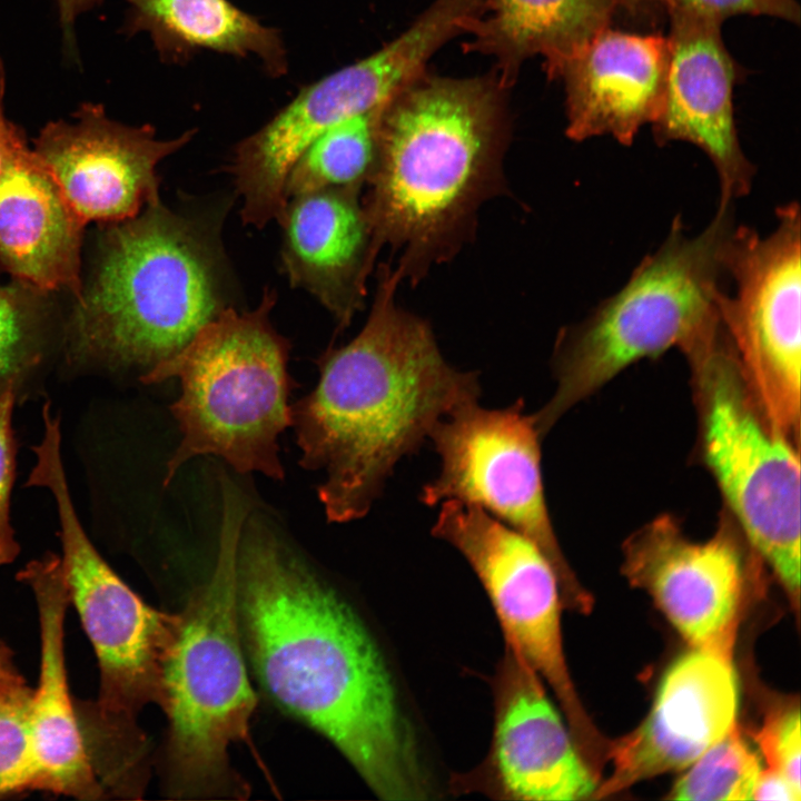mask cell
<instances>
[{
  "mask_svg": "<svg viewBox=\"0 0 801 801\" xmlns=\"http://www.w3.org/2000/svg\"><path fill=\"white\" fill-rule=\"evenodd\" d=\"M13 383H8L0 393V566L11 563L19 554L10 524V494L14 475V443L11 429Z\"/></svg>",
  "mask_w": 801,
  "mask_h": 801,
  "instance_id": "f546056e",
  "label": "cell"
},
{
  "mask_svg": "<svg viewBox=\"0 0 801 801\" xmlns=\"http://www.w3.org/2000/svg\"><path fill=\"white\" fill-rule=\"evenodd\" d=\"M17 672L9 649L0 641V686Z\"/></svg>",
  "mask_w": 801,
  "mask_h": 801,
  "instance_id": "e575fe53",
  "label": "cell"
},
{
  "mask_svg": "<svg viewBox=\"0 0 801 801\" xmlns=\"http://www.w3.org/2000/svg\"><path fill=\"white\" fill-rule=\"evenodd\" d=\"M384 103L323 132L291 168L285 186L286 199L326 188L365 186L376 164Z\"/></svg>",
  "mask_w": 801,
  "mask_h": 801,
  "instance_id": "d4e9b609",
  "label": "cell"
},
{
  "mask_svg": "<svg viewBox=\"0 0 801 801\" xmlns=\"http://www.w3.org/2000/svg\"><path fill=\"white\" fill-rule=\"evenodd\" d=\"M734 202L719 201L709 224L690 234L675 216L661 245L586 318L560 330L556 388L535 414L544 436L561 416L630 365L672 347L686 350L720 325L718 299L736 227Z\"/></svg>",
  "mask_w": 801,
  "mask_h": 801,
  "instance_id": "277c9868",
  "label": "cell"
},
{
  "mask_svg": "<svg viewBox=\"0 0 801 801\" xmlns=\"http://www.w3.org/2000/svg\"><path fill=\"white\" fill-rule=\"evenodd\" d=\"M432 534L454 546L471 565L493 605L505 645L553 690L581 756L600 773L609 742L587 716L568 672L560 583L547 557L528 537L458 500L441 503Z\"/></svg>",
  "mask_w": 801,
  "mask_h": 801,
  "instance_id": "8fae6325",
  "label": "cell"
},
{
  "mask_svg": "<svg viewBox=\"0 0 801 801\" xmlns=\"http://www.w3.org/2000/svg\"><path fill=\"white\" fill-rule=\"evenodd\" d=\"M216 563L188 600L164 672L167 788L176 798L240 797L228 748L247 738L256 695L240 642L237 556L244 501L224 486Z\"/></svg>",
  "mask_w": 801,
  "mask_h": 801,
  "instance_id": "8992f818",
  "label": "cell"
},
{
  "mask_svg": "<svg viewBox=\"0 0 801 801\" xmlns=\"http://www.w3.org/2000/svg\"><path fill=\"white\" fill-rule=\"evenodd\" d=\"M58 13L60 27L62 30V39L65 48L71 52V57L75 56V21L79 14L95 8L100 4L103 0H55Z\"/></svg>",
  "mask_w": 801,
  "mask_h": 801,
  "instance_id": "d6a6232c",
  "label": "cell"
},
{
  "mask_svg": "<svg viewBox=\"0 0 801 801\" xmlns=\"http://www.w3.org/2000/svg\"><path fill=\"white\" fill-rule=\"evenodd\" d=\"M36 315L27 285H0V383L14 382L34 356Z\"/></svg>",
  "mask_w": 801,
  "mask_h": 801,
  "instance_id": "83f0119b",
  "label": "cell"
},
{
  "mask_svg": "<svg viewBox=\"0 0 801 801\" xmlns=\"http://www.w3.org/2000/svg\"><path fill=\"white\" fill-rule=\"evenodd\" d=\"M668 12L666 86L652 123L655 141L700 148L716 172L719 201L734 202L749 194L755 176L734 121L732 92L739 68L722 40V22L679 9Z\"/></svg>",
  "mask_w": 801,
  "mask_h": 801,
  "instance_id": "ac0fdd59",
  "label": "cell"
},
{
  "mask_svg": "<svg viewBox=\"0 0 801 801\" xmlns=\"http://www.w3.org/2000/svg\"><path fill=\"white\" fill-rule=\"evenodd\" d=\"M494 731L488 755L456 785L501 799H592L597 778L546 695L543 680L505 646L492 680Z\"/></svg>",
  "mask_w": 801,
  "mask_h": 801,
  "instance_id": "9a60e30c",
  "label": "cell"
},
{
  "mask_svg": "<svg viewBox=\"0 0 801 801\" xmlns=\"http://www.w3.org/2000/svg\"><path fill=\"white\" fill-rule=\"evenodd\" d=\"M456 34L453 13L433 3L378 51L301 88L241 140L228 170L243 200V221L256 228L279 224L287 177L303 152L332 126L387 101L424 72L432 56Z\"/></svg>",
  "mask_w": 801,
  "mask_h": 801,
  "instance_id": "30bf717a",
  "label": "cell"
},
{
  "mask_svg": "<svg viewBox=\"0 0 801 801\" xmlns=\"http://www.w3.org/2000/svg\"><path fill=\"white\" fill-rule=\"evenodd\" d=\"M669 47L666 37L605 28L562 68L566 135L575 141L610 136L633 144L663 107Z\"/></svg>",
  "mask_w": 801,
  "mask_h": 801,
  "instance_id": "d6986e66",
  "label": "cell"
},
{
  "mask_svg": "<svg viewBox=\"0 0 801 801\" xmlns=\"http://www.w3.org/2000/svg\"><path fill=\"white\" fill-rule=\"evenodd\" d=\"M276 293L265 289L259 305L239 313L225 307L175 355L147 370L144 383L178 378L171 413L181 434L167 462L164 484L199 455H215L238 473L284 477L278 437L291 425L287 370L289 344L269 315Z\"/></svg>",
  "mask_w": 801,
  "mask_h": 801,
  "instance_id": "52a82bcc",
  "label": "cell"
},
{
  "mask_svg": "<svg viewBox=\"0 0 801 801\" xmlns=\"http://www.w3.org/2000/svg\"><path fill=\"white\" fill-rule=\"evenodd\" d=\"M493 71L473 78L415 77L383 105L377 157L362 198L377 257L399 254L416 284L472 238L481 205L504 187L510 123Z\"/></svg>",
  "mask_w": 801,
  "mask_h": 801,
  "instance_id": "3957f363",
  "label": "cell"
},
{
  "mask_svg": "<svg viewBox=\"0 0 801 801\" xmlns=\"http://www.w3.org/2000/svg\"><path fill=\"white\" fill-rule=\"evenodd\" d=\"M87 222L23 135L0 178V260L23 285L67 289L78 299L80 253Z\"/></svg>",
  "mask_w": 801,
  "mask_h": 801,
  "instance_id": "7402d4cb",
  "label": "cell"
},
{
  "mask_svg": "<svg viewBox=\"0 0 801 801\" xmlns=\"http://www.w3.org/2000/svg\"><path fill=\"white\" fill-rule=\"evenodd\" d=\"M738 704L732 656L692 647L666 670L641 724L609 743L612 770L592 799L688 768L736 723Z\"/></svg>",
  "mask_w": 801,
  "mask_h": 801,
  "instance_id": "e0dca14e",
  "label": "cell"
},
{
  "mask_svg": "<svg viewBox=\"0 0 801 801\" xmlns=\"http://www.w3.org/2000/svg\"><path fill=\"white\" fill-rule=\"evenodd\" d=\"M767 235L736 225L726 251L732 287L718 299L743 376L769 419L799 443L801 222L797 202L777 208Z\"/></svg>",
  "mask_w": 801,
  "mask_h": 801,
  "instance_id": "7c38bea8",
  "label": "cell"
},
{
  "mask_svg": "<svg viewBox=\"0 0 801 801\" xmlns=\"http://www.w3.org/2000/svg\"><path fill=\"white\" fill-rule=\"evenodd\" d=\"M615 8V0H484V14L464 47L494 58V72L505 89L533 56L544 58L545 72L555 79L573 56L609 27Z\"/></svg>",
  "mask_w": 801,
  "mask_h": 801,
  "instance_id": "603a6c76",
  "label": "cell"
},
{
  "mask_svg": "<svg viewBox=\"0 0 801 801\" xmlns=\"http://www.w3.org/2000/svg\"><path fill=\"white\" fill-rule=\"evenodd\" d=\"M195 132L158 139L152 126L120 123L101 105L86 102L72 121L48 122L33 150L86 222L115 224L160 200L158 164Z\"/></svg>",
  "mask_w": 801,
  "mask_h": 801,
  "instance_id": "2e32d148",
  "label": "cell"
},
{
  "mask_svg": "<svg viewBox=\"0 0 801 801\" xmlns=\"http://www.w3.org/2000/svg\"><path fill=\"white\" fill-rule=\"evenodd\" d=\"M800 709L788 704L767 715L753 738L771 768L801 790L800 781Z\"/></svg>",
  "mask_w": 801,
  "mask_h": 801,
  "instance_id": "f1b7e54d",
  "label": "cell"
},
{
  "mask_svg": "<svg viewBox=\"0 0 801 801\" xmlns=\"http://www.w3.org/2000/svg\"><path fill=\"white\" fill-rule=\"evenodd\" d=\"M692 368L702 453L753 552L800 604L798 444L764 414L722 326L683 353Z\"/></svg>",
  "mask_w": 801,
  "mask_h": 801,
  "instance_id": "9c48e42d",
  "label": "cell"
},
{
  "mask_svg": "<svg viewBox=\"0 0 801 801\" xmlns=\"http://www.w3.org/2000/svg\"><path fill=\"white\" fill-rule=\"evenodd\" d=\"M18 578L31 590L39 620V680L30 708L34 790L100 799L106 790L87 751L69 690L65 621L70 603L59 556L49 553L28 563Z\"/></svg>",
  "mask_w": 801,
  "mask_h": 801,
  "instance_id": "ffe728a7",
  "label": "cell"
},
{
  "mask_svg": "<svg viewBox=\"0 0 801 801\" xmlns=\"http://www.w3.org/2000/svg\"><path fill=\"white\" fill-rule=\"evenodd\" d=\"M615 2H616V7L617 6L624 7L630 12L637 11L639 0H615Z\"/></svg>",
  "mask_w": 801,
  "mask_h": 801,
  "instance_id": "d590c367",
  "label": "cell"
},
{
  "mask_svg": "<svg viewBox=\"0 0 801 801\" xmlns=\"http://www.w3.org/2000/svg\"><path fill=\"white\" fill-rule=\"evenodd\" d=\"M360 189L326 188L291 197L279 222L290 285L313 295L340 330L362 308L376 259Z\"/></svg>",
  "mask_w": 801,
  "mask_h": 801,
  "instance_id": "44dd1931",
  "label": "cell"
},
{
  "mask_svg": "<svg viewBox=\"0 0 801 801\" xmlns=\"http://www.w3.org/2000/svg\"><path fill=\"white\" fill-rule=\"evenodd\" d=\"M240 626L278 706L329 740L380 799L428 797L386 662L354 610L258 516L237 556Z\"/></svg>",
  "mask_w": 801,
  "mask_h": 801,
  "instance_id": "6da1fadb",
  "label": "cell"
},
{
  "mask_svg": "<svg viewBox=\"0 0 801 801\" xmlns=\"http://www.w3.org/2000/svg\"><path fill=\"white\" fill-rule=\"evenodd\" d=\"M123 31L148 32L164 62L182 63L209 50L257 56L273 77L287 72L279 31L261 24L229 0H126Z\"/></svg>",
  "mask_w": 801,
  "mask_h": 801,
  "instance_id": "cb8c5ba5",
  "label": "cell"
},
{
  "mask_svg": "<svg viewBox=\"0 0 801 801\" xmlns=\"http://www.w3.org/2000/svg\"><path fill=\"white\" fill-rule=\"evenodd\" d=\"M4 80V68L0 58V178L14 144L22 136L20 129L9 121L3 112Z\"/></svg>",
  "mask_w": 801,
  "mask_h": 801,
  "instance_id": "836d02e7",
  "label": "cell"
},
{
  "mask_svg": "<svg viewBox=\"0 0 801 801\" xmlns=\"http://www.w3.org/2000/svg\"><path fill=\"white\" fill-rule=\"evenodd\" d=\"M679 778L668 794L672 800H752L761 771L759 756L749 746L739 725L702 753Z\"/></svg>",
  "mask_w": 801,
  "mask_h": 801,
  "instance_id": "484cf974",
  "label": "cell"
},
{
  "mask_svg": "<svg viewBox=\"0 0 801 801\" xmlns=\"http://www.w3.org/2000/svg\"><path fill=\"white\" fill-rule=\"evenodd\" d=\"M428 438L439 456L437 476L419 500L435 506L458 500L533 541L553 566L563 606L586 612L592 602L570 568L556 540L544 495L541 435L517 399L504 408L465 405L438 421Z\"/></svg>",
  "mask_w": 801,
  "mask_h": 801,
  "instance_id": "4fadbf2b",
  "label": "cell"
},
{
  "mask_svg": "<svg viewBox=\"0 0 801 801\" xmlns=\"http://www.w3.org/2000/svg\"><path fill=\"white\" fill-rule=\"evenodd\" d=\"M60 442V429L46 426L33 447L36 465L27 484L48 488L56 502L59 558L69 603L80 617L99 668L98 732L108 746V765L134 767L146 756L137 716L149 703L162 704L165 665L180 614L146 604L95 548L72 504Z\"/></svg>",
  "mask_w": 801,
  "mask_h": 801,
  "instance_id": "ba28073f",
  "label": "cell"
},
{
  "mask_svg": "<svg viewBox=\"0 0 801 801\" xmlns=\"http://www.w3.org/2000/svg\"><path fill=\"white\" fill-rule=\"evenodd\" d=\"M400 281L379 267L364 327L326 350L317 386L291 405L299 463L324 472L317 491L330 522L365 516L398 461L438 421L478 402V375L448 364L428 322L396 303Z\"/></svg>",
  "mask_w": 801,
  "mask_h": 801,
  "instance_id": "7a4b0ae2",
  "label": "cell"
},
{
  "mask_svg": "<svg viewBox=\"0 0 801 801\" xmlns=\"http://www.w3.org/2000/svg\"><path fill=\"white\" fill-rule=\"evenodd\" d=\"M76 300L79 352L147 370L226 307L214 243L161 200L110 224L91 283Z\"/></svg>",
  "mask_w": 801,
  "mask_h": 801,
  "instance_id": "5b68a950",
  "label": "cell"
},
{
  "mask_svg": "<svg viewBox=\"0 0 801 801\" xmlns=\"http://www.w3.org/2000/svg\"><path fill=\"white\" fill-rule=\"evenodd\" d=\"M650 4H663L722 22L734 14L770 16L792 23L800 21L795 0H639L637 11Z\"/></svg>",
  "mask_w": 801,
  "mask_h": 801,
  "instance_id": "4dcf8cb0",
  "label": "cell"
},
{
  "mask_svg": "<svg viewBox=\"0 0 801 801\" xmlns=\"http://www.w3.org/2000/svg\"><path fill=\"white\" fill-rule=\"evenodd\" d=\"M32 693L19 672L0 686V797L36 787L30 724Z\"/></svg>",
  "mask_w": 801,
  "mask_h": 801,
  "instance_id": "4316f807",
  "label": "cell"
},
{
  "mask_svg": "<svg viewBox=\"0 0 801 801\" xmlns=\"http://www.w3.org/2000/svg\"><path fill=\"white\" fill-rule=\"evenodd\" d=\"M752 800L800 801L801 790L780 772L771 768L761 769L753 788Z\"/></svg>",
  "mask_w": 801,
  "mask_h": 801,
  "instance_id": "1f68e13d",
  "label": "cell"
},
{
  "mask_svg": "<svg viewBox=\"0 0 801 801\" xmlns=\"http://www.w3.org/2000/svg\"><path fill=\"white\" fill-rule=\"evenodd\" d=\"M734 524L723 517L711 538L695 543L672 516L656 517L624 542L622 566L693 649L731 656L748 578Z\"/></svg>",
  "mask_w": 801,
  "mask_h": 801,
  "instance_id": "5bb4252c",
  "label": "cell"
}]
</instances>
